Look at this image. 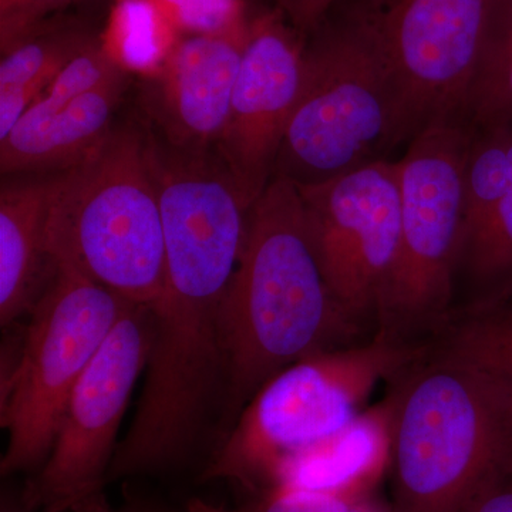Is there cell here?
Wrapping results in <instances>:
<instances>
[{
	"label": "cell",
	"mask_w": 512,
	"mask_h": 512,
	"mask_svg": "<svg viewBox=\"0 0 512 512\" xmlns=\"http://www.w3.org/2000/svg\"><path fill=\"white\" fill-rule=\"evenodd\" d=\"M222 343L229 423L289 366L366 343L333 301L298 188L288 178H272L249 210L244 248L222 306Z\"/></svg>",
	"instance_id": "6da1fadb"
},
{
	"label": "cell",
	"mask_w": 512,
	"mask_h": 512,
	"mask_svg": "<svg viewBox=\"0 0 512 512\" xmlns=\"http://www.w3.org/2000/svg\"><path fill=\"white\" fill-rule=\"evenodd\" d=\"M386 379L393 512H453L512 466L504 393L490 377L417 350Z\"/></svg>",
	"instance_id": "7a4b0ae2"
},
{
	"label": "cell",
	"mask_w": 512,
	"mask_h": 512,
	"mask_svg": "<svg viewBox=\"0 0 512 512\" xmlns=\"http://www.w3.org/2000/svg\"><path fill=\"white\" fill-rule=\"evenodd\" d=\"M63 259L134 305L153 306L165 281L163 217L146 123H126L63 171L47 225Z\"/></svg>",
	"instance_id": "3957f363"
},
{
	"label": "cell",
	"mask_w": 512,
	"mask_h": 512,
	"mask_svg": "<svg viewBox=\"0 0 512 512\" xmlns=\"http://www.w3.org/2000/svg\"><path fill=\"white\" fill-rule=\"evenodd\" d=\"M407 143L402 101L373 40L330 9L305 35L301 86L274 177L316 184Z\"/></svg>",
	"instance_id": "277c9868"
},
{
	"label": "cell",
	"mask_w": 512,
	"mask_h": 512,
	"mask_svg": "<svg viewBox=\"0 0 512 512\" xmlns=\"http://www.w3.org/2000/svg\"><path fill=\"white\" fill-rule=\"evenodd\" d=\"M476 126L436 121L397 161L400 241L380 302L375 340L396 355L429 345L453 315L466 225V165Z\"/></svg>",
	"instance_id": "5b68a950"
},
{
	"label": "cell",
	"mask_w": 512,
	"mask_h": 512,
	"mask_svg": "<svg viewBox=\"0 0 512 512\" xmlns=\"http://www.w3.org/2000/svg\"><path fill=\"white\" fill-rule=\"evenodd\" d=\"M53 262L18 362L2 380L0 421L9 436L0 460L3 478L32 476L42 468L74 386L134 305L70 262Z\"/></svg>",
	"instance_id": "8992f818"
},
{
	"label": "cell",
	"mask_w": 512,
	"mask_h": 512,
	"mask_svg": "<svg viewBox=\"0 0 512 512\" xmlns=\"http://www.w3.org/2000/svg\"><path fill=\"white\" fill-rule=\"evenodd\" d=\"M400 359L373 339L289 366L242 410L202 468L200 481H231L249 491L271 490L286 461L338 436L362 416L360 402Z\"/></svg>",
	"instance_id": "52a82bcc"
},
{
	"label": "cell",
	"mask_w": 512,
	"mask_h": 512,
	"mask_svg": "<svg viewBox=\"0 0 512 512\" xmlns=\"http://www.w3.org/2000/svg\"><path fill=\"white\" fill-rule=\"evenodd\" d=\"M153 345L150 306L130 305L84 370L64 409L55 443L19 498L36 512H111L110 467L131 394Z\"/></svg>",
	"instance_id": "ba28073f"
},
{
	"label": "cell",
	"mask_w": 512,
	"mask_h": 512,
	"mask_svg": "<svg viewBox=\"0 0 512 512\" xmlns=\"http://www.w3.org/2000/svg\"><path fill=\"white\" fill-rule=\"evenodd\" d=\"M490 0H338L392 73L407 143L436 121L467 117Z\"/></svg>",
	"instance_id": "9c48e42d"
},
{
	"label": "cell",
	"mask_w": 512,
	"mask_h": 512,
	"mask_svg": "<svg viewBox=\"0 0 512 512\" xmlns=\"http://www.w3.org/2000/svg\"><path fill=\"white\" fill-rule=\"evenodd\" d=\"M296 188L333 301L350 328L370 342L399 249L397 161H375Z\"/></svg>",
	"instance_id": "30bf717a"
},
{
	"label": "cell",
	"mask_w": 512,
	"mask_h": 512,
	"mask_svg": "<svg viewBox=\"0 0 512 512\" xmlns=\"http://www.w3.org/2000/svg\"><path fill=\"white\" fill-rule=\"evenodd\" d=\"M305 35L276 6L249 16L227 126L215 148L248 205L275 175L298 99Z\"/></svg>",
	"instance_id": "8fae6325"
},
{
	"label": "cell",
	"mask_w": 512,
	"mask_h": 512,
	"mask_svg": "<svg viewBox=\"0 0 512 512\" xmlns=\"http://www.w3.org/2000/svg\"><path fill=\"white\" fill-rule=\"evenodd\" d=\"M249 16L218 32L191 33L175 40L147 90V123L181 150L215 151L227 126L229 107Z\"/></svg>",
	"instance_id": "7c38bea8"
},
{
	"label": "cell",
	"mask_w": 512,
	"mask_h": 512,
	"mask_svg": "<svg viewBox=\"0 0 512 512\" xmlns=\"http://www.w3.org/2000/svg\"><path fill=\"white\" fill-rule=\"evenodd\" d=\"M127 80L66 104L37 100L0 140L3 177L56 174L82 163L110 136Z\"/></svg>",
	"instance_id": "4fadbf2b"
},
{
	"label": "cell",
	"mask_w": 512,
	"mask_h": 512,
	"mask_svg": "<svg viewBox=\"0 0 512 512\" xmlns=\"http://www.w3.org/2000/svg\"><path fill=\"white\" fill-rule=\"evenodd\" d=\"M62 173L13 175L0 188V323L32 312L55 269L47 249Z\"/></svg>",
	"instance_id": "5bb4252c"
},
{
	"label": "cell",
	"mask_w": 512,
	"mask_h": 512,
	"mask_svg": "<svg viewBox=\"0 0 512 512\" xmlns=\"http://www.w3.org/2000/svg\"><path fill=\"white\" fill-rule=\"evenodd\" d=\"M384 457L389 458L384 414L383 421L372 414L360 416L338 436L286 461L279 468L271 490L301 488L355 498L366 484L375 480Z\"/></svg>",
	"instance_id": "9a60e30c"
},
{
	"label": "cell",
	"mask_w": 512,
	"mask_h": 512,
	"mask_svg": "<svg viewBox=\"0 0 512 512\" xmlns=\"http://www.w3.org/2000/svg\"><path fill=\"white\" fill-rule=\"evenodd\" d=\"M99 37L77 22L47 19L2 53L0 62V140L46 92L74 57Z\"/></svg>",
	"instance_id": "2e32d148"
},
{
	"label": "cell",
	"mask_w": 512,
	"mask_h": 512,
	"mask_svg": "<svg viewBox=\"0 0 512 512\" xmlns=\"http://www.w3.org/2000/svg\"><path fill=\"white\" fill-rule=\"evenodd\" d=\"M511 293L512 173L503 200L461 249L453 315L487 308Z\"/></svg>",
	"instance_id": "e0dca14e"
},
{
	"label": "cell",
	"mask_w": 512,
	"mask_h": 512,
	"mask_svg": "<svg viewBox=\"0 0 512 512\" xmlns=\"http://www.w3.org/2000/svg\"><path fill=\"white\" fill-rule=\"evenodd\" d=\"M419 350L471 367L512 390V293L487 308L451 316Z\"/></svg>",
	"instance_id": "ac0fdd59"
},
{
	"label": "cell",
	"mask_w": 512,
	"mask_h": 512,
	"mask_svg": "<svg viewBox=\"0 0 512 512\" xmlns=\"http://www.w3.org/2000/svg\"><path fill=\"white\" fill-rule=\"evenodd\" d=\"M467 117L476 127L512 123V0H490Z\"/></svg>",
	"instance_id": "d6986e66"
},
{
	"label": "cell",
	"mask_w": 512,
	"mask_h": 512,
	"mask_svg": "<svg viewBox=\"0 0 512 512\" xmlns=\"http://www.w3.org/2000/svg\"><path fill=\"white\" fill-rule=\"evenodd\" d=\"M511 173L512 123L476 127L466 165L463 245L484 224L498 202L503 200L510 187Z\"/></svg>",
	"instance_id": "ffe728a7"
},
{
	"label": "cell",
	"mask_w": 512,
	"mask_h": 512,
	"mask_svg": "<svg viewBox=\"0 0 512 512\" xmlns=\"http://www.w3.org/2000/svg\"><path fill=\"white\" fill-rule=\"evenodd\" d=\"M184 35L218 32L248 18L242 0H154Z\"/></svg>",
	"instance_id": "44dd1931"
},
{
	"label": "cell",
	"mask_w": 512,
	"mask_h": 512,
	"mask_svg": "<svg viewBox=\"0 0 512 512\" xmlns=\"http://www.w3.org/2000/svg\"><path fill=\"white\" fill-rule=\"evenodd\" d=\"M83 0H0V49L2 53L25 39L59 10Z\"/></svg>",
	"instance_id": "7402d4cb"
},
{
	"label": "cell",
	"mask_w": 512,
	"mask_h": 512,
	"mask_svg": "<svg viewBox=\"0 0 512 512\" xmlns=\"http://www.w3.org/2000/svg\"><path fill=\"white\" fill-rule=\"evenodd\" d=\"M252 512H367L355 498L323 491L279 487L265 493Z\"/></svg>",
	"instance_id": "603a6c76"
},
{
	"label": "cell",
	"mask_w": 512,
	"mask_h": 512,
	"mask_svg": "<svg viewBox=\"0 0 512 512\" xmlns=\"http://www.w3.org/2000/svg\"><path fill=\"white\" fill-rule=\"evenodd\" d=\"M453 512H512V466L484 484Z\"/></svg>",
	"instance_id": "cb8c5ba5"
},
{
	"label": "cell",
	"mask_w": 512,
	"mask_h": 512,
	"mask_svg": "<svg viewBox=\"0 0 512 512\" xmlns=\"http://www.w3.org/2000/svg\"><path fill=\"white\" fill-rule=\"evenodd\" d=\"M338 0H278V8L302 35L311 32Z\"/></svg>",
	"instance_id": "d4e9b609"
},
{
	"label": "cell",
	"mask_w": 512,
	"mask_h": 512,
	"mask_svg": "<svg viewBox=\"0 0 512 512\" xmlns=\"http://www.w3.org/2000/svg\"><path fill=\"white\" fill-rule=\"evenodd\" d=\"M0 512H36L29 510L23 505L18 498L10 497V495H2V504H0ZM111 512H170L164 505L156 503V501L147 500V498L128 497L126 503L120 508H114Z\"/></svg>",
	"instance_id": "484cf974"
},
{
	"label": "cell",
	"mask_w": 512,
	"mask_h": 512,
	"mask_svg": "<svg viewBox=\"0 0 512 512\" xmlns=\"http://www.w3.org/2000/svg\"><path fill=\"white\" fill-rule=\"evenodd\" d=\"M185 511H187V512H237V511L227 510V508L220 507V505L208 503V501L201 500V498H192V500L188 501L187 505H185Z\"/></svg>",
	"instance_id": "4316f807"
},
{
	"label": "cell",
	"mask_w": 512,
	"mask_h": 512,
	"mask_svg": "<svg viewBox=\"0 0 512 512\" xmlns=\"http://www.w3.org/2000/svg\"><path fill=\"white\" fill-rule=\"evenodd\" d=\"M501 389H503L504 393L505 412H507L508 426H510L512 436V390L505 389L503 386H501Z\"/></svg>",
	"instance_id": "83f0119b"
},
{
	"label": "cell",
	"mask_w": 512,
	"mask_h": 512,
	"mask_svg": "<svg viewBox=\"0 0 512 512\" xmlns=\"http://www.w3.org/2000/svg\"><path fill=\"white\" fill-rule=\"evenodd\" d=\"M170 512H171V511H170ZM185 512H187V511H185Z\"/></svg>",
	"instance_id": "f1b7e54d"
}]
</instances>
